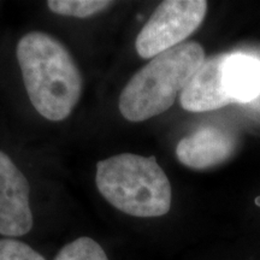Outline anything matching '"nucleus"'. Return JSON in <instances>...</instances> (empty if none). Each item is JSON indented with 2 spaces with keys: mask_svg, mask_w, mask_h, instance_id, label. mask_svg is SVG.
<instances>
[{
  "mask_svg": "<svg viewBox=\"0 0 260 260\" xmlns=\"http://www.w3.org/2000/svg\"><path fill=\"white\" fill-rule=\"evenodd\" d=\"M16 56L31 105L48 121H64L82 94L81 71L67 47L50 34L21 38Z\"/></svg>",
  "mask_w": 260,
  "mask_h": 260,
  "instance_id": "1",
  "label": "nucleus"
},
{
  "mask_svg": "<svg viewBox=\"0 0 260 260\" xmlns=\"http://www.w3.org/2000/svg\"><path fill=\"white\" fill-rule=\"evenodd\" d=\"M205 51L195 41L152 58L130 79L119 96V111L130 122H142L168 111L201 67Z\"/></svg>",
  "mask_w": 260,
  "mask_h": 260,
  "instance_id": "2",
  "label": "nucleus"
},
{
  "mask_svg": "<svg viewBox=\"0 0 260 260\" xmlns=\"http://www.w3.org/2000/svg\"><path fill=\"white\" fill-rule=\"evenodd\" d=\"M100 194L129 216L160 217L171 207V184L155 157L133 153L113 155L96 164Z\"/></svg>",
  "mask_w": 260,
  "mask_h": 260,
  "instance_id": "3",
  "label": "nucleus"
},
{
  "mask_svg": "<svg viewBox=\"0 0 260 260\" xmlns=\"http://www.w3.org/2000/svg\"><path fill=\"white\" fill-rule=\"evenodd\" d=\"M206 12L207 2L205 0L162 2L136 38L135 47L139 56L152 59L183 44L200 27Z\"/></svg>",
  "mask_w": 260,
  "mask_h": 260,
  "instance_id": "4",
  "label": "nucleus"
},
{
  "mask_svg": "<svg viewBox=\"0 0 260 260\" xmlns=\"http://www.w3.org/2000/svg\"><path fill=\"white\" fill-rule=\"evenodd\" d=\"M30 187L23 172L0 151V235L23 236L32 228Z\"/></svg>",
  "mask_w": 260,
  "mask_h": 260,
  "instance_id": "5",
  "label": "nucleus"
},
{
  "mask_svg": "<svg viewBox=\"0 0 260 260\" xmlns=\"http://www.w3.org/2000/svg\"><path fill=\"white\" fill-rule=\"evenodd\" d=\"M235 148L236 139L232 133L217 126H205L178 142L176 155L186 167L201 170L228 160Z\"/></svg>",
  "mask_w": 260,
  "mask_h": 260,
  "instance_id": "6",
  "label": "nucleus"
},
{
  "mask_svg": "<svg viewBox=\"0 0 260 260\" xmlns=\"http://www.w3.org/2000/svg\"><path fill=\"white\" fill-rule=\"evenodd\" d=\"M224 92L232 104L260 107V53H224L222 67Z\"/></svg>",
  "mask_w": 260,
  "mask_h": 260,
  "instance_id": "7",
  "label": "nucleus"
},
{
  "mask_svg": "<svg viewBox=\"0 0 260 260\" xmlns=\"http://www.w3.org/2000/svg\"><path fill=\"white\" fill-rule=\"evenodd\" d=\"M224 54L210 57L201 64L181 93L180 102L190 112H206L224 107L232 102L224 92L222 67Z\"/></svg>",
  "mask_w": 260,
  "mask_h": 260,
  "instance_id": "8",
  "label": "nucleus"
},
{
  "mask_svg": "<svg viewBox=\"0 0 260 260\" xmlns=\"http://www.w3.org/2000/svg\"><path fill=\"white\" fill-rule=\"evenodd\" d=\"M113 5L105 0H50L47 6L52 12L61 16L86 18Z\"/></svg>",
  "mask_w": 260,
  "mask_h": 260,
  "instance_id": "9",
  "label": "nucleus"
},
{
  "mask_svg": "<svg viewBox=\"0 0 260 260\" xmlns=\"http://www.w3.org/2000/svg\"><path fill=\"white\" fill-rule=\"evenodd\" d=\"M54 260H109L103 247L90 237H79L65 245Z\"/></svg>",
  "mask_w": 260,
  "mask_h": 260,
  "instance_id": "10",
  "label": "nucleus"
},
{
  "mask_svg": "<svg viewBox=\"0 0 260 260\" xmlns=\"http://www.w3.org/2000/svg\"><path fill=\"white\" fill-rule=\"evenodd\" d=\"M0 260H46L27 243L14 239L0 240Z\"/></svg>",
  "mask_w": 260,
  "mask_h": 260,
  "instance_id": "11",
  "label": "nucleus"
},
{
  "mask_svg": "<svg viewBox=\"0 0 260 260\" xmlns=\"http://www.w3.org/2000/svg\"><path fill=\"white\" fill-rule=\"evenodd\" d=\"M255 204H256V205H260V198H256V200H255Z\"/></svg>",
  "mask_w": 260,
  "mask_h": 260,
  "instance_id": "12",
  "label": "nucleus"
}]
</instances>
